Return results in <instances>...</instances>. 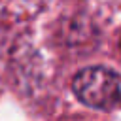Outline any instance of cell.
Wrapping results in <instances>:
<instances>
[{
	"label": "cell",
	"mask_w": 121,
	"mask_h": 121,
	"mask_svg": "<svg viewBox=\"0 0 121 121\" xmlns=\"http://www.w3.org/2000/svg\"><path fill=\"white\" fill-rule=\"evenodd\" d=\"M76 96L91 108H110L119 98L121 83L117 74L102 66H91L76 74L72 81Z\"/></svg>",
	"instance_id": "1"
}]
</instances>
